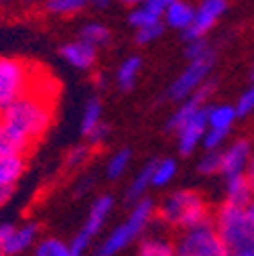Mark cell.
<instances>
[{"label": "cell", "instance_id": "cell-27", "mask_svg": "<svg viewBox=\"0 0 254 256\" xmlns=\"http://www.w3.org/2000/svg\"><path fill=\"white\" fill-rule=\"evenodd\" d=\"M35 256H72V252H70V244H66L63 240L47 238L37 244Z\"/></svg>", "mask_w": 254, "mask_h": 256}, {"label": "cell", "instance_id": "cell-19", "mask_svg": "<svg viewBox=\"0 0 254 256\" xmlns=\"http://www.w3.org/2000/svg\"><path fill=\"white\" fill-rule=\"evenodd\" d=\"M236 110L234 106L228 104H218L208 108V128H214V130H222V132H228L230 126L236 120Z\"/></svg>", "mask_w": 254, "mask_h": 256}, {"label": "cell", "instance_id": "cell-20", "mask_svg": "<svg viewBox=\"0 0 254 256\" xmlns=\"http://www.w3.org/2000/svg\"><path fill=\"white\" fill-rule=\"evenodd\" d=\"M152 171H154V161H150L148 165H144L138 175H134V179L128 185V191H126V200L128 202H140L144 191L148 189V185H152Z\"/></svg>", "mask_w": 254, "mask_h": 256}, {"label": "cell", "instance_id": "cell-13", "mask_svg": "<svg viewBox=\"0 0 254 256\" xmlns=\"http://www.w3.org/2000/svg\"><path fill=\"white\" fill-rule=\"evenodd\" d=\"M33 142L0 118V156H24Z\"/></svg>", "mask_w": 254, "mask_h": 256}, {"label": "cell", "instance_id": "cell-29", "mask_svg": "<svg viewBox=\"0 0 254 256\" xmlns=\"http://www.w3.org/2000/svg\"><path fill=\"white\" fill-rule=\"evenodd\" d=\"M220 167H222V150H208L202 158H200V173L202 175H214V173H220Z\"/></svg>", "mask_w": 254, "mask_h": 256}, {"label": "cell", "instance_id": "cell-4", "mask_svg": "<svg viewBox=\"0 0 254 256\" xmlns=\"http://www.w3.org/2000/svg\"><path fill=\"white\" fill-rule=\"evenodd\" d=\"M154 212V204L150 198H142L140 202L134 204L132 212L128 214L118 228H114L108 238L98 246L96 256H114L116 252H120L122 248H126L132 240H136L140 236V232L146 228V224L150 222Z\"/></svg>", "mask_w": 254, "mask_h": 256}, {"label": "cell", "instance_id": "cell-41", "mask_svg": "<svg viewBox=\"0 0 254 256\" xmlns=\"http://www.w3.org/2000/svg\"><path fill=\"white\" fill-rule=\"evenodd\" d=\"M244 214H246V218H248V222L252 224V226H254V200L244 208Z\"/></svg>", "mask_w": 254, "mask_h": 256}, {"label": "cell", "instance_id": "cell-45", "mask_svg": "<svg viewBox=\"0 0 254 256\" xmlns=\"http://www.w3.org/2000/svg\"><path fill=\"white\" fill-rule=\"evenodd\" d=\"M0 256H8V254H0Z\"/></svg>", "mask_w": 254, "mask_h": 256}, {"label": "cell", "instance_id": "cell-31", "mask_svg": "<svg viewBox=\"0 0 254 256\" xmlns=\"http://www.w3.org/2000/svg\"><path fill=\"white\" fill-rule=\"evenodd\" d=\"M163 30H165L163 20L156 22V24H150V26H144V28H138V30H136V41H138V43H150V41H154V39L161 37Z\"/></svg>", "mask_w": 254, "mask_h": 256}, {"label": "cell", "instance_id": "cell-21", "mask_svg": "<svg viewBox=\"0 0 254 256\" xmlns=\"http://www.w3.org/2000/svg\"><path fill=\"white\" fill-rule=\"evenodd\" d=\"M138 72H140V57L132 55V57H128V59H124L122 66L118 68V74H116V82H118L120 90H124V92L132 90Z\"/></svg>", "mask_w": 254, "mask_h": 256}, {"label": "cell", "instance_id": "cell-11", "mask_svg": "<svg viewBox=\"0 0 254 256\" xmlns=\"http://www.w3.org/2000/svg\"><path fill=\"white\" fill-rule=\"evenodd\" d=\"M208 130V108H202L192 120H187L177 130V146L181 154L194 152L196 146L204 140V134Z\"/></svg>", "mask_w": 254, "mask_h": 256}, {"label": "cell", "instance_id": "cell-3", "mask_svg": "<svg viewBox=\"0 0 254 256\" xmlns=\"http://www.w3.org/2000/svg\"><path fill=\"white\" fill-rule=\"evenodd\" d=\"M216 232L224 246L230 250V256L244 250H254V226L248 222L244 208L224 204L216 218Z\"/></svg>", "mask_w": 254, "mask_h": 256}, {"label": "cell", "instance_id": "cell-28", "mask_svg": "<svg viewBox=\"0 0 254 256\" xmlns=\"http://www.w3.org/2000/svg\"><path fill=\"white\" fill-rule=\"evenodd\" d=\"M86 6L84 0H49L45 8L53 14H74Z\"/></svg>", "mask_w": 254, "mask_h": 256}, {"label": "cell", "instance_id": "cell-44", "mask_svg": "<svg viewBox=\"0 0 254 256\" xmlns=\"http://www.w3.org/2000/svg\"><path fill=\"white\" fill-rule=\"evenodd\" d=\"M252 78H254V68H252Z\"/></svg>", "mask_w": 254, "mask_h": 256}, {"label": "cell", "instance_id": "cell-16", "mask_svg": "<svg viewBox=\"0 0 254 256\" xmlns=\"http://www.w3.org/2000/svg\"><path fill=\"white\" fill-rule=\"evenodd\" d=\"M252 200H254V194L246 175H238L226 181V204L236 208H246Z\"/></svg>", "mask_w": 254, "mask_h": 256}, {"label": "cell", "instance_id": "cell-30", "mask_svg": "<svg viewBox=\"0 0 254 256\" xmlns=\"http://www.w3.org/2000/svg\"><path fill=\"white\" fill-rule=\"evenodd\" d=\"M163 18H158L154 14H150L148 10H144L142 6L138 8H132L130 14H128V22L138 30V28H144V26H150V24H156V22H161Z\"/></svg>", "mask_w": 254, "mask_h": 256}, {"label": "cell", "instance_id": "cell-5", "mask_svg": "<svg viewBox=\"0 0 254 256\" xmlns=\"http://www.w3.org/2000/svg\"><path fill=\"white\" fill-rule=\"evenodd\" d=\"M30 90L28 66L20 59L0 57V112Z\"/></svg>", "mask_w": 254, "mask_h": 256}, {"label": "cell", "instance_id": "cell-10", "mask_svg": "<svg viewBox=\"0 0 254 256\" xmlns=\"http://www.w3.org/2000/svg\"><path fill=\"white\" fill-rule=\"evenodd\" d=\"M250 156H252V150H250V142L248 140L232 142L226 150H222L220 173L226 177V181L232 179V177H238V175H246Z\"/></svg>", "mask_w": 254, "mask_h": 256}, {"label": "cell", "instance_id": "cell-2", "mask_svg": "<svg viewBox=\"0 0 254 256\" xmlns=\"http://www.w3.org/2000/svg\"><path fill=\"white\" fill-rule=\"evenodd\" d=\"M158 214H161L163 222L169 224V226H179L185 230H194V228L212 224L206 202L200 198V194H196L192 189H181L171 194L163 202Z\"/></svg>", "mask_w": 254, "mask_h": 256}, {"label": "cell", "instance_id": "cell-34", "mask_svg": "<svg viewBox=\"0 0 254 256\" xmlns=\"http://www.w3.org/2000/svg\"><path fill=\"white\" fill-rule=\"evenodd\" d=\"M185 53H187V57H189V59L194 61V59H200V57H204V55L212 53V47L208 45V41H206V39H196V41H189V45H187Z\"/></svg>", "mask_w": 254, "mask_h": 256}, {"label": "cell", "instance_id": "cell-8", "mask_svg": "<svg viewBox=\"0 0 254 256\" xmlns=\"http://www.w3.org/2000/svg\"><path fill=\"white\" fill-rule=\"evenodd\" d=\"M112 206H114V200H112V196H108V194H106V196H100L96 202L92 204L90 214H88L86 224H84V228L76 234V238H74L72 244H70L72 256H82V254L86 252L90 240L102 230V226H104V222H106V218H108Z\"/></svg>", "mask_w": 254, "mask_h": 256}, {"label": "cell", "instance_id": "cell-40", "mask_svg": "<svg viewBox=\"0 0 254 256\" xmlns=\"http://www.w3.org/2000/svg\"><path fill=\"white\" fill-rule=\"evenodd\" d=\"M246 177H248V181H250L252 194H254V154L250 156V163H248V169H246Z\"/></svg>", "mask_w": 254, "mask_h": 256}, {"label": "cell", "instance_id": "cell-38", "mask_svg": "<svg viewBox=\"0 0 254 256\" xmlns=\"http://www.w3.org/2000/svg\"><path fill=\"white\" fill-rule=\"evenodd\" d=\"M12 230H14V226L12 224H0V254H2V250H4V244H6V240H8V236L12 234Z\"/></svg>", "mask_w": 254, "mask_h": 256}, {"label": "cell", "instance_id": "cell-15", "mask_svg": "<svg viewBox=\"0 0 254 256\" xmlns=\"http://www.w3.org/2000/svg\"><path fill=\"white\" fill-rule=\"evenodd\" d=\"M163 16L171 28H177V30H183L185 33L194 22L196 6H192L189 2H183V0H169V6H167Z\"/></svg>", "mask_w": 254, "mask_h": 256}, {"label": "cell", "instance_id": "cell-25", "mask_svg": "<svg viewBox=\"0 0 254 256\" xmlns=\"http://www.w3.org/2000/svg\"><path fill=\"white\" fill-rule=\"evenodd\" d=\"M130 156H132V152H130L128 148H122V150L114 152V154L110 156L108 165H106V175H108V179H118L120 175H124V171L128 169Z\"/></svg>", "mask_w": 254, "mask_h": 256}, {"label": "cell", "instance_id": "cell-42", "mask_svg": "<svg viewBox=\"0 0 254 256\" xmlns=\"http://www.w3.org/2000/svg\"><path fill=\"white\" fill-rule=\"evenodd\" d=\"M110 2H106V0H96V2H94V6H98V8H106Z\"/></svg>", "mask_w": 254, "mask_h": 256}, {"label": "cell", "instance_id": "cell-23", "mask_svg": "<svg viewBox=\"0 0 254 256\" xmlns=\"http://www.w3.org/2000/svg\"><path fill=\"white\" fill-rule=\"evenodd\" d=\"M102 124V104L98 98L88 100L86 108H84V116H82V134H90L94 128H98Z\"/></svg>", "mask_w": 254, "mask_h": 256}, {"label": "cell", "instance_id": "cell-9", "mask_svg": "<svg viewBox=\"0 0 254 256\" xmlns=\"http://www.w3.org/2000/svg\"><path fill=\"white\" fill-rule=\"evenodd\" d=\"M228 8V2L224 0H204V2L196 8V16L194 22L189 26L183 37L187 41H196V39H204V35L216 24V20L224 14V10Z\"/></svg>", "mask_w": 254, "mask_h": 256}, {"label": "cell", "instance_id": "cell-33", "mask_svg": "<svg viewBox=\"0 0 254 256\" xmlns=\"http://www.w3.org/2000/svg\"><path fill=\"white\" fill-rule=\"evenodd\" d=\"M228 132H222V130H214V128H208L206 134H204V140L202 144L208 148V150H218L222 146V142L226 140Z\"/></svg>", "mask_w": 254, "mask_h": 256}, {"label": "cell", "instance_id": "cell-6", "mask_svg": "<svg viewBox=\"0 0 254 256\" xmlns=\"http://www.w3.org/2000/svg\"><path fill=\"white\" fill-rule=\"evenodd\" d=\"M175 256H230L212 224L187 230L175 246Z\"/></svg>", "mask_w": 254, "mask_h": 256}, {"label": "cell", "instance_id": "cell-24", "mask_svg": "<svg viewBox=\"0 0 254 256\" xmlns=\"http://www.w3.org/2000/svg\"><path fill=\"white\" fill-rule=\"evenodd\" d=\"M175 175H177V163H175V158H161V161H154L152 185L163 187V185H167Z\"/></svg>", "mask_w": 254, "mask_h": 256}, {"label": "cell", "instance_id": "cell-12", "mask_svg": "<svg viewBox=\"0 0 254 256\" xmlns=\"http://www.w3.org/2000/svg\"><path fill=\"white\" fill-rule=\"evenodd\" d=\"M214 82H206L196 94H192L187 100H183L181 104H179V108L173 112V116L169 118V122H167V128L169 130H179V128L187 122V120H192L202 108H204V102H206V98L210 96V92L214 90Z\"/></svg>", "mask_w": 254, "mask_h": 256}, {"label": "cell", "instance_id": "cell-43", "mask_svg": "<svg viewBox=\"0 0 254 256\" xmlns=\"http://www.w3.org/2000/svg\"><path fill=\"white\" fill-rule=\"evenodd\" d=\"M232 256H254V250H244V252H236Z\"/></svg>", "mask_w": 254, "mask_h": 256}, {"label": "cell", "instance_id": "cell-17", "mask_svg": "<svg viewBox=\"0 0 254 256\" xmlns=\"http://www.w3.org/2000/svg\"><path fill=\"white\" fill-rule=\"evenodd\" d=\"M37 234H39L37 224H24V226H20V228H14L12 234L8 236L6 244H4L2 254L14 256V254L26 250L30 244H33V240L37 238Z\"/></svg>", "mask_w": 254, "mask_h": 256}, {"label": "cell", "instance_id": "cell-22", "mask_svg": "<svg viewBox=\"0 0 254 256\" xmlns=\"http://www.w3.org/2000/svg\"><path fill=\"white\" fill-rule=\"evenodd\" d=\"M80 39L92 47H96V45H106L110 41V30L106 24L102 22H88L82 26L80 30Z\"/></svg>", "mask_w": 254, "mask_h": 256}, {"label": "cell", "instance_id": "cell-14", "mask_svg": "<svg viewBox=\"0 0 254 256\" xmlns=\"http://www.w3.org/2000/svg\"><path fill=\"white\" fill-rule=\"evenodd\" d=\"M61 55L72 68L76 70H90L96 61V47H92L88 43H84L82 39L66 43L61 47Z\"/></svg>", "mask_w": 254, "mask_h": 256}, {"label": "cell", "instance_id": "cell-7", "mask_svg": "<svg viewBox=\"0 0 254 256\" xmlns=\"http://www.w3.org/2000/svg\"><path fill=\"white\" fill-rule=\"evenodd\" d=\"M214 68V51L200 57V59H194L189 61V66L183 70V74L171 84L169 88V98L171 100H187L189 96H192L194 92H198L204 84H206V78L208 74L212 72Z\"/></svg>", "mask_w": 254, "mask_h": 256}, {"label": "cell", "instance_id": "cell-39", "mask_svg": "<svg viewBox=\"0 0 254 256\" xmlns=\"http://www.w3.org/2000/svg\"><path fill=\"white\" fill-rule=\"evenodd\" d=\"M14 194V187H0V206H4Z\"/></svg>", "mask_w": 254, "mask_h": 256}, {"label": "cell", "instance_id": "cell-36", "mask_svg": "<svg viewBox=\"0 0 254 256\" xmlns=\"http://www.w3.org/2000/svg\"><path fill=\"white\" fill-rule=\"evenodd\" d=\"M140 6H142L144 10H148L150 14L163 18V14H165V10H167V6H169V0H146V2H142Z\"/></svg>", "mask_w": 254, "mask_h": 256}, {"label": "cell", "instance_id": "cell-35", "mask_svg": "<svg viewBox=\"0 0 254 256\" xmlns=\"http://www.w3.org/2000/svg\"><path fill=\"white\" fill-rule=\"evenodd\" d=\"M88 154H90V146L80 144V146H76V148L70 150V154H68V158H66V163H68V167H72V169H74V167H80V165L86 163Z\"/></svg>", "mask_w": 254, "mask_h": 256}, {"label": "cell", "instance_id": "cell-18", "mask_svg": "<svg viewBox=\"0 0 254 256\" xmlns=\"http://www.w3.org/2000/svg\"><path fill=\"white\" fill-rule=\"evenodd\" d=\"M24 169V156H0V187H14Z\"/></svg>", "mask_w": 254, "mask_h": 256}, {"label": "cell", "instance_id": "cell-32", "mask_svg": "<svg viewBox=\"0 0 254 256\" xmlns=\"http://www.w3.org/2000/svg\"><path fill=\"white\" fill-rule=\"evenodd\" d=\"M236 110V116H248L254 112V88L246 90L240 98H238V104L234 106Z\"/></svg>", "mask_w": 254, "mask_h": 256}, {"label": "cell", "instance_id": "cell-1", "mask_svg": "<svg viewBox=\"0 0 254 256\" xmlns=\"http://www.w3.org/2000/svg\"><path fill=\"white\" fill-rule=\"evenodd\" d=\"M0 118L6 124H10L16 132L26 136L30 142H35L49 130L53 120V110H51V102L47 98V94L28 90L4 112H0Z\"/></svg>", "mask_w": 254, "mask_h": 256}, {"label": "cell", "instance_id": "cell-37", "mask_svg": "<svg viewBox=\"0 0 254 256\" xmlns=\"http://www.w3.org/2000/svg\"><path fill=\"white\" fill-rule=\"evenodd\" d=\"M108 132H110V128L102 122L98 128H94V130L88 134V138H90V142H92V144H98V142H104V140H106Z\"/></svg>", "mask_w": 254, "mask_h": 256}, {"label": "cell", "instance_id": "cell-26", "mask_svg": "<svg viewBox=\"0 0 254 256\" xmlns=\"http://www.w3.org/2000/svg\"><path fill=\"white\" fill-rule=\"evenodd\" d=\"M138 256H175V248L161 238H146L140 244Z\"/></svg>", "mask_w": 254, "mask_h": 256}]
</instances>
